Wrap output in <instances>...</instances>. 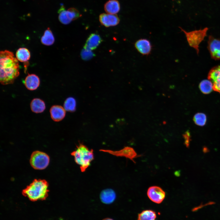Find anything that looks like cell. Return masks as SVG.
<instances>
[{"label": "cell", "mask_w": 220, "mask_h": 220, "mask_svg": "<svg viewBox=\"0 0 220 220\" xmlns=\"http://www.w3.org/2000/svg\"><path fill=\"white\" fill-rule=\"evenodd\" d=\"M20 74L18 61L13 53L5 50L0 52V81L3 85L12 84Z\"/></svg>", "instance_id": "6da1fadb"}, {"label": "cell", "mask_w": 220, "mask_h": 220, "mask_svg": "<svg viewBox=\"0 0 220 220\" xmlns=\"http://www.w3.org/2000/svg\"><path fill=\"white\" fill-rule=\"evenodd\" d=\"M49 184L44 179H35L22 191L23 195L31 201L45 200L48 196Z\"/></svg>", "instance_id": "7a4b0ae2"}, {"label": "cell", "mask_w": 220, "mask_h": 220, "mask_svg": "<svg viewBox=\"0 0 220 220\" xmlns=\"http://www.w3.org/2000/svg\"><path fill=\"white\" fill-rule=\"evenodd\" d=\"M75 163L79 165L82 172H85L94 159V150L82 143H79L75 150L71 153Z\"/></svg>", "instance_id": "3957f363"}, {"label": "cell", "mask_w": 220, "mask_h": 220, "mask_svg": "<svg viewBox=\"0 0 220 220\" xmlns=\"http://www.w3.org/2000/svg\"><path fill=\"white\" fill-rule=\"evenodd\" d=\"M179 28L185 34L189 46L195 49L198 54L199 45L207 36L208 28L206 27L203 29L187 31L182 28Z\"/></svg>", "instance_id": "277c9868"}, {"label": "cell", "mask_w": 220, "mask_h": 220, "mask_svg": "<svg viewBox=\"0 0 220 220\" xmlns=\"http://www.w3.org/2000/svg\"><path fill=\"white\" fill-rule=\"evenodd\" d=\"M50 157L42 152L36 151L32 153L30 160L31 167L34 169L41 170L45 169L48 165Z\"/></svg>", "instance_id": "5b68a950"}, {"label": "cell", "mask_w": 220, "mask_h": 220, "mask_svg": "<svg viewBox=\"0 0 220 220\" xmlns=\"http://www.w3.org/2000/svg\"><path fill=\"white\" fill-rule=\"evenodd\" d=\"M58 13L59 20L64 24H69L72 21L77 19L80 16L79 12L76 9L71 8L66 10L63 6L59 10Z\"/></svg>", "instance_id": "8992f818"}, {"label": "cell", "mask_w": 220, "mask_h": 220, "mask_svg": "<svg viewBox=\"0 0 220 220\" xmlns=\"http://www.w3.org/2000/svg\"><path fill=\"white\" fill-rule=\"evenodd\" d=\"M100 151L107 152L117 157H124L131 160L134 163L135 162L134 159L139 157V156L132 147L126 146L123 149L118 151H113L109 149H101Z\"/></svg>", "instance_id": "52a82bcc"}, {"label": "cell", "mask_w": 220, "mask_h": 220, "mask_svg": "<svg viewBox=\"0 0 220 220\" xmlns=\"http://www.w3.org/2000/svg\"><path fill=\"white\" fill-rule=\"evenodd\" d=\"M147 195L152 201L158 204L161 203L166 196L164 191L161 187L157 186L149 187L147 190Z\"/></svg>", "instance_id": "ba28073f"}, {"label": "cell", "mask_w": 220, "mask_h": 220, "mask_svg": "<svg viewBox=\"0 0 220 220\" xmlns=\"http://www.w3.org/2000/svg\"><path fill=\"white\" fill-rule=\"evenodd\" d=\"M207 48L211 58L215 60H220V39L209 36Z\"/></svg>", "instance_id": "9c48e42d"}, {"label": "cell", "mask_w": 220, "mask_h": 220, "mask_svg": "<svg viewBox=\"0 0 220 220\" xmlns=\"http://www.w3.org/2000/svg\"><path fill=\"white\" fill-rule=\"evenodd\" d=\"M208 79L213 84V90L220 94V65L214 67L210 70Z\"/></svg>", "instance_id": "30bf717a"}, {"label": "cell", "mask_w": 220, "mask_h": 220, "mask_svg": "<svg viewBox=\"0 0 220 220\" xmlns=\"http://www.w3.org/2000/svg\"><path fill=\"white\" fill-rule=\"evenodd\" d=\"M134 47L140 53L143 55L149 54L152 50V45L150 41L145 38L137 40L134 43Z\"/></svg>", "instance_id": "8fae6325"}, {"label": "cell", "mask_w": 220, "mask_h": 220, "mask_svg": "<svg viewBox=\"0 0 220 220\" xmlns=\"http://www.w3.org/2000/svg\"><path fill=\"white\" fill-rule=\"evenodd\" d=\"M101 24L105 27L115 26L119 24V19L116 14L109 13H102L99 16Z\"/></svg>", "instance_id": "7c38bea8"}, {"label": "cell", "mask_w": 220, "mask_h": 220, "mask_svg": "<svg viewBox=\"0 0 220 220\" xmlns=\"http://www.w3.org/2000/svg\"><path fill=\"white\" fill-rule=\"evenodd\" d=\"M102 41L101 38L99 35L91 34L87 39L84 49L91 51L94 50L97 48Z\"/></svg>", "instance_id": "4fadbf2b"}, {"label": "cell", "mask_w": 220, "mask_h": 220, "mask_svg": "<svg viewBox=\"0 0 220 220\" xmlns=\"http://www.w3.org/2000/svg\"><path fill=\"white\" fill-rule=\"evenodd\" d=\"M50 112L51 119L55 122L62 120L66 115L65 110L64 108L59 105L52 106L50 109Z\"/></svg>", "instance_id": "5bb4252c"}, {"label": "cell", "mask_w": 220, "mask_h": 220, "mask_svg": "<svg viewBox=\"0 0 220 220\" xmlns=\"http://www.w3.org/2000/svg\"><path fill=\"white\" fill-rule=\"evenodd\" d=\"M40 84L39 78L34 74H28L25 78L24 81L25 87L30 90H36L39 86Z\"/></svg>", "instance_id": "9a60e30c"}, {"label": "cell", "mask_w": 220, "mask_h": 220, "mask_svg": "<svg viewBox=\"0 0 220 220\" xmlns=\"http://www.w3.org/2000/svg\"><path fill=\"white\" fill-rule=\"evenodd\" d=\"M115 191L111 189H106L103 190L100 195V199L102 203L109 204L113 202L116 198Z\"/></svg>", "instance_id": "2e32d148"}, {"label": "cell", "mask_w": 220, "mask_h": 220, "mask_svg": "<svg viewBox=\"0 0 220 220\" xmlns=\"http://www.w3.org/2000/svg\"><path fill=\"white\" fill-rule=\"evenodd\" d=\"M30 108L33 112L39 113L43 112L46 107L45 103L43 100L39 98H35L31 102Z\"/></svg>", "instance_id": "e0dca14e"}, {"label": "cell", "mask_w": 220, "mask_h": 220, "mask_svg": "<svg viewBox=\"0 0 220 220\" xmlns=\"http://www.w3.org/2000/svg\"><path fill=\"white\" fill-rule=\"evenodd\" d=\"M104 9L107 13L115 14L120 10L119 2L117 0H109L104 5Z\"/></svg>", "instance_id": "ac0fdd59"}, {"label": "cell", "mask_w": 220, "mask_h": 220, "mask_svg": "<svg viewBox=\"0 0 220 220\" xmlns=\"http://www.w3.org/2000/svg\"><path fill=\"white\" fill-rule=\"evenodd\" d=\"M16 58L18 61L24 62L28 61L30 58V53L27 48L24 47L18 49L16 53Z\"/></svg>", "instance_id": "d6986e66"}, {"label": "cell", "mask_w": 220, "mask_h": 220, "mask_svg": "<svg viewBox=\"0 0 220 220\" xmlns=\"http://www.w3.org/2000/svg\"><path fill=\"white\" fill-rule=\"evenodd\" d=\"M55 38L53 34L48 28L44 31L43 35L41 39L42 43L45 45L49 46L53 45L54 42Z\"/></svg>", "instance_id": "ffe728a7"}, {"label": "cell", "mask_w": 220, "mask_h": 220, "mask_svg": "<svg viewBox=\"0 0 220 220\" xmlns=\"http://www.w3.org/2000/svg\"><path fill=\"white\" fill-rule=\"evenodd\" d=\"M156 218V212L151 210L142 211L138 215V220H155Z\"/></svg>", "instance_id": "44dd1931"}, {"label": "cell", "mask_w": 220, "mask_h": 220, "mask_svg": "<svg viewBox=\"0 0 220 220\" xmlns=\"http://www.w3.org/2000/svg\"><path fill=\"white\" fill-rule=\"evenodd\" d=\"M199 87L201 91L206 94H209L213 90V84L209 79L202 81L199 84Z\"/></svg>", "instance_id": "7402d4cb"}, {"label": "cell", "mask_w": 220, "mask_h": 220, "mask_svg": "<svg viewBox=\"0 0 220 220\" xmlns=\"http://www.w3.org/2000/svg\"><path fill=\"white\" fill-rule=\"evenodd\" d=\"M76 102L75 99L72 97L67 98L64 102V107L65 110L68 112H73L76 110Z\"/></svg>", "instance_id": "603a6c76"}, {"label": "cell", "mask_w": 220, "mask_h": 220, "mask_svg": "<svg viewBox=\"0 0 220 220\" xmlns=\"http://www.w3.org/2000/svg\"><path fill=\"white\" fill-rule=\"evenodd\" d=\"M193 119L196 124L203 126L206 123L207 117L206 115L203 113H198L194 116Z\"/></svg>", "instance_id": "cb8c5ba5"}, {"label": "cell", "mask_w": 220, "mask_h": 220, "mask_svg": "<svg viewBox=\"0 0 220 220\" xmlns=\"http://www.w3.org/2000/svg\"><path fill=\"white\" fill-rule=\"evenodd\" d=\"M95 56V54L91 50L84 49H82L81 52V57L85 61L89 60Z\"/></svg>", "instance_id": "d4e9b609"}, {"label": "cell", "mask_w": 220, "mask_h": 220, "mask_svg": "<svg viewBox=\"0 0 220 220\" xmlns=\"http://www.w3.org/2000/svg\"><path fill=\"white\" fill-rule=\"evenodd\" d=\"M185 139V144L187 147L189 146V132H186L183 135Z\"/></svg>", "instance_id": "484cf974"}, {"label": "cell", "mask_w": 220, "mask_h": 220, "mask_svg": "<svg viewBox=\"0 0 220 220\" xmlns=\"http://www.w3.org/2000/svg\"><path fill=\"white\" fill-rule=\"evenodd\" d=\"M103 220H114L113 219L110 218H106L104 219H103Z\"/></svg>", "instance_id": "4316f807"}]
</instances>
